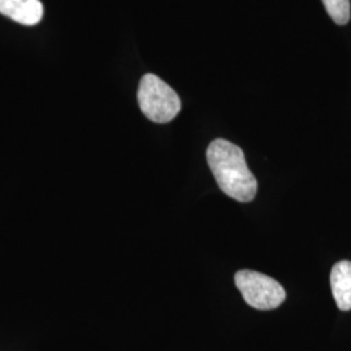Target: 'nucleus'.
<instances>
[{
  "label": "nucleus",
  "instance_id": "nucleus-1",
  "mask_svg": "<svg viewBox=\"0 0 351 351\" xmlns=\"http://www.w3.org/2000/svg\"><path fill=\"white\" fill-rule=\"evenodd\" d=\"M207 163L219 188L228 197L239 202L255 198L258 182L237 145L226 139H215L207 149Z\"/></svg>",
  "mask_w": 351,
  "mask_h": 351
},
{
  "label": "nucleus",
  "instance_id": "nucleus-2",
  "mask_svg": "<svg viewBox=\"0 0 351 351\" xmlns=\"http://www.w3.org/2000/svg\"><path fill=\"white\" fill-rule=\"evenodd\" d=\"M139 108L154 123L165 124L181 111V101L173 88L158 75H145L139 82Z\"/></svg>",
  "mask_w": 351,
  "mask_h": 351
},
{
  "label": "nucleus",
  "instance_id": "nucleus-3",
  "mask_svg": "<svg viewBox=\"0 0 351 351\" xmlns=\"http://www.w3.org/2000/svg\"><path fill=\"white\" fill-rule=\"evenodd\" d=\"M234 282L245 302L256 310H274L280 307L287 298L285 290L276 280L256 271H239Z\"/></svg>",
  "mask_w": 351,
  "mask_h": 351
},
{
  "label": "nucleus",
  "instance_id": "nucleus-4",
  "mask_svg": "<svg viewBox=\"0 0 351 351\" xmlns=\"http://www.w3.org/2000/svg\"><path fill=\"white\" fill-rule=\"evenodd\" d=\"M0 13L21 25H37L43 17L39 0H0Z\"/></svg>",
  "mask_w": 351,
  "mask_h": 351
},
{
  "label": "nucleus",
  "instance_id": "nucleus-5",
  "mask_svg": "<svg viewBox=\"0 0 351 351\" xmlns=\"http://www.w3.org/2000/svg\"><path fill=\"white\" fill-rule=\"evenodd\" d=\"M332 294L339 310H351V262L341 261L330 272Z\"/></svg>",
  "mask_w": 351,
  "mask_h": 351
},
{
  "label": "nucleus",
  "instance_id": "nucleus-6",
  "mask_svg": "<svg viewBox=\"0 0 351 351\" xmlns=\"http://www.w3.org/2000/svg\"><path fill=\"white\" fill-rule=\"evenodd\" d=\"M326 12L337 25H346L350 20V0H322Z\"/></svg>",
  "mask_w": 351,
  "mask_h": 351
}]
</instances>
